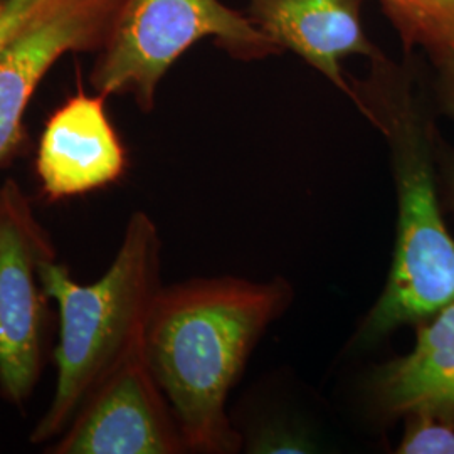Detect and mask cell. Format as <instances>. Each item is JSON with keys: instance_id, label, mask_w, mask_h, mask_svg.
<instances>
[{"instance_id": "6da1fadb", "label": "cell", "mask_w": 454, "mask_h": 454, "mask_svg": "<svg viewBox=\"0 0 454 454\" xmlns=\"http://www.w3.org/2000/svg\"><path fill=\"white\" fill-rule=\"evenodd\" d=\"M290 298L283 279L254 283L224 276L162 286L148 315L144 350L187 451H238L227 394Z\"/></svg>"}, {"instance_id": "7a4b0ae2", "label": "cell", "mask_w": 454, "mask_h": 454, "mask_svg": "<svg viewBox=\"0 0 454 454\" xmlns=\"http://www.w3.org/2000/svg\"><path fill=\"white\" fill-rule=\"evenodd\" d=\"M160 251L157 226L145 212H135L97 283H76L56 260L41 266L46 293L59 309V341L54 397L31 433L34 444L59 438L86 397L144 345L148 315L162 290Z\"/></svg>"}, {"instance_id": "3957f363", "label": "cell", "mask_w": 454, "mask_h": 454, "mask_svg": "<svg viewBox=\"0 0 454 454\" xmlns=\"http://www.w3.org/2000/svg\"><path fill=\"white\" fill-rule=\"evenodd\" d=\"M397 238L389 281L362 326L365 340L429 320L454 303V239L444 224L426 140L409 110L390 118Z\"/></svg>"}, {"instance_id": "277c9868", "label": "cell", "mask_w": 454, "mask_h": 454, "mask_svg": "<svg viewBox=\"0 0 454 454\" xmlns=\"http://www.w3.org/2000/svg\"><path fill=\"white\" fill-rule=\"evenodd\" d=\"M206 35H215L244 56L279 51L254 20L219 0H121L97 51L91 82L97 93L131 95L150 112L168 67Z\"/></svg>"}, {"instance_id": "5b68a950", "label": "cell", "mask_w": 454, "mask_h": 454, "mask_svg": "<svg viewBox=\"0 0 454 454\" xmlns=\"http://www.w3.org/2000/svg\"><path fill=\"white\" fill-rule=\"evenodd\" d=\"M56 260L48 231L14 180L0 185V394L22 406L48 360L49 294L41 266Z\"/></svg>"}, {"instance_id": "8992f818", "label": "cell", "mask_w": 454, "mask_h": 454, "mask_svg": "<svg viewBox=\"0 0 454 454\" xmlns=\"http://www.w3.org/2000/svg\"><path fill=\"white\" fill-rule=\"evenodd\" d=\"M177 419L148 367L144 345L93 390L49 453L177 454Z\"/></svg>"}, {"instance_id": "52a82bcc", "label": "cell", "mask_w": 454, "mask_h": 454, "mask_svg": "<svg viewBox=\"0 0 454 454\" xmlns=\"http://www.w3.org/2000/svg\"><path fill=\"white\" fill-rule=\"evenodd\" d=\"M121 0H48L0 51V163L22 137L35 88L66 52L101 48Z\"/></svg>"}, {"instance_id": "ba28073f", "label": "cell", "mask_w": 454, "mask_h": 454, "mask_svg": "<svg viewBox=\"0 0 454 454\" xmlns=\"http://www.w3.org/2000/svg\"><path fill=\"white\" fill-rule=\"evenodd\" d=\"M108 97L69 98L44 127L35 170L49 200L103 189L127 170V152L105 110Z\"/></svg>"}, {"instance_id": "9c48e42d", "label": "cell", "mask_w": 454, "mask_h": 454, "mask_svg": "<svg viewBox=\"0 0 454 454\" xmlns=\"http://www.w3.org/2000/svg\"><path fill=\"white\" fill-rule=\"evenodd\" d=\"M251 12L278 48L292 49L347 93L341 59L373 54L360 26L357 0H251Z\"/></svg>"}, {"instance_id": "30bf717a", "label": "cell", "mask_w": 454, "mask_h": 454, "mask_svg": "<svg viewBox=\"0 0 454 454\" xmlns=\"http://www.w3.org/2000/svg\"><path fill=\"white\" fill-rule=\"evenodd\" d=\"M429 320L418 330L411 354L379 372L375 394L390 414L454 421V303Z\"/></svg>"}, {"instance_id": "8fae6325", "label": "cell", "mask_w": 454, "mask_h": 454, "mask_svg": "<svg viewBox=\"0 0 454 454\" xmlns=\"http://www.w3.org/2000/svg\"><path fill=\"white\" fill-rule=\"evenodd\" d=\"M409 41L454 65V0H384Z\"/></svg>"}, {"instance_id": "7c38bea8", "label": "cell", "mask_w": 454, "mask_h": 454, "mask_svg": "<svg viewBox=\"0 0 454 454\" xmlns=\"http://www.w3.org/2000/svg\"><path fill=\"white\" fill-rule=\"evenodd\" d=\"M395 453L454 454V421L421 414L409 416V424Z\"/></svg>"}, {"instance_id": "4fadbf2b", "label": "cell", "mask_w": 454, "mask_h": 454, "mask_svg": "<svg viewBox=\"0 0 454 454\" xmlns=\"http://www.w3.org/2000/svg\"><path fill=\"white\" fill-rule=\"evenodd\" d=\"M48 0H0V51Z\"/></svg>"}, {"instance_id": "5bb4252c", "label": "cell", "mask_w": 454, "mask_h": 454, "mask_svg": "<svg viewBox=\"0 0 454 454\" xmlns=\"http://www.w3.org/2000/svg\"><path fill=\"white\" fill-rule=\"evenodd\" d=\"M446 185H448V199H450V204H451V207L454 209V160L448 167Z\"/></svg>"}, {"instance_id": "9a60e30c", "label": "cell", "mask_w": 454, "mask_h": 454, "mask_svg": "<svg viewBox=\"0 0 454 454\" xmlns=\"http://www.w3.org/2000/svg\"><path fill=\"white\" fill-rule=\"evenodd\" d=\"M451 67H453V71H454V65H453V66H451Z\"/></svg>"}]
</instances>
